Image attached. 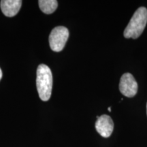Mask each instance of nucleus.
Listing matches in <instances>:
<instances>
[{
  "mask_svg": "<svg viewBox=\"0 0 147 147\" xmlns=\"http://www.w3.org/2000/svg\"><path fill=\"white\" fill-rule=\"evenodd\" d=\"M36 87L40 98L47 102L50 99L53 89V74L49 66L40 64L37 69Z\"/></svg>",
  "mask_w": 147,
  "mask_h": 147,
  "instance_id": "obj_1",
  "label": "nucleus"
},
{
  "mask_svg": "<svg viewBox=\"0 0 147 147\" xmlns=\"http://www.w3.org/2000/svg\"><path fill=\"white\" fill-rule=\"evenodd\" d=\"M146 23L147 9L145 7H140L136 11L125 29L124 37L125 38L136 39L142 34Z\"/></svg>",
  "mask_w": 147,
  "mask_h": 147,
  "instance_id": "obj_2",
  "label": "nucleus"
},
{
  "mask_svg": "<svg viewBox=\"0 0 147 147\" xmlns=\"http://www.w3.org/2000/svg\"><path fill=\"white\" fill-rule=\"evenodd\" d=\"M69 38V31L63 26L54 28L49 36V45L55 52H60L65 47Z\"/></svg>",
  "mask_w": 147,
  "mask_h": 147,
  "instance_id": "obj_3",
  "label": "nucleus"
},
{
  "mask_svg": "<svg viewBox=\"0 0 147 147\" xmlns=\"http://www.w3.org/2000/svg\"><path fill=\"white\" fill-rule=\"evenodd\" d=\"M119 90L121 93L127 97H133L138 92V83L133 75L125 73L121 76Z\"/></svg>",
  "mask_w": 147,
  "mask_h": 147,
  "instance_id": "obj_4",
  "label": "nucleus"
},
{
  "mask_svg": "<svg viewBox=\"0 0 147 147\" xmlns=\"http://www.w3.org/2000/svg\"><path fill=\"white\" fill-rule=\"evenodd\" d=\"M95 129L98 134L104 138H108L111 136L114 129V123L110 116L103 115L97 117Z\"/></svg>",
  "mask_w": 147,
  "mask_h": 147,
  "instance_id": "obj_5",
  "label": "nucleus"
},
{
  "mask_svg": "<svg viewBox=\"0 0 147 147\" xmlns=\"http://www.w3.org/2000/svg\"><path fill=\"white\" fill-rule=\"evenodd\" d=\"M21 5L22 1L21 0H2L0 3L3 14L8 17L16 15L21 9Z\"/></svg>",
  "mask_w": 147,
  "mask_h": 147,
  "instance_id": "obj_6",
  "label": "nucleus"
},
{
  "mask_svg": "<svg viewBox=\"0 0 147 147\" xmlns=\"http://www.w3.org/2000/svg\"><path fill=\"white\" fill-rule=\"evenodd\" d=\"M38 3L40 10L47 14L53 13L58 6V2L56 0H40Z\"/></svg>",
  "mask_w": 147,
  "mask_h": 147,
  "instance_id": "obj_7",
  "label": "nucleus"
},
{
  "mask_svg": "<svg viewBox=\"0 0 147 147\" xmlns=\"http://www.w3.org/2000/svg\"><path fill=\"white\" fill-rule=\"evenodd\" d=\"M1 77H2V71H1V69L0 68V80L1 79Z\"/></svg>",
  "mask_w": 147,
  "mask_h": 147,
  "instance_id": "obj_8",
  "label": "nucleus"
},
{
  "mask_svg": "<svg viewBox=\"0 0 147 147\" xmlns=\"http://www.w3.org/2000/svg\"><path fill=\"white\" fill-rule=\"evenodd\" d=\"M108 110H109V111H111V108H108Z\"/></svg>",
  "mask_w": 147,
  "mask_h": 147,
  "instance_id": "obj_9",
  "label": "nucleus"
},
{
  "mask_svg": "<svg viewBox=\"0 0 147 147\" xmlns=\"http://www.w3.org/2000/svg\"><path fill=\"white\" fill-rule=\"evenodd\" d=\"M146 115H147V104H146Z\"/></svg>",
  "mask_w": 147,
  "mask_h": 147,
  "instance_id": "obj_10",
  "label": "nucleus"
}]
</instances>
